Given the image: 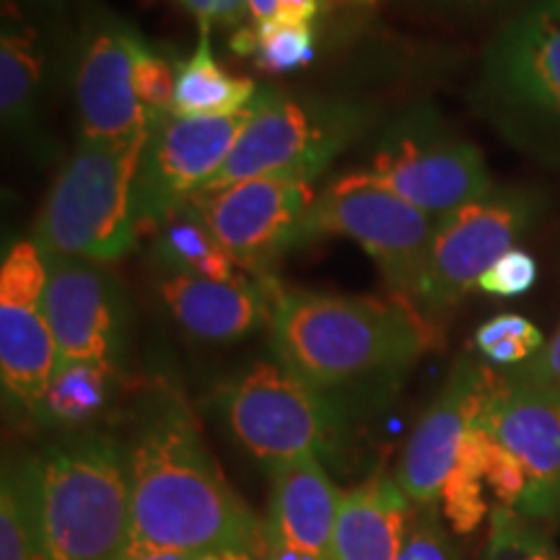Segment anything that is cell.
<instances>
[{"label": "cell", "instance_id": "cell-33", "mask_svg": "<svg viewBox=\"0 0 560 560\" xmlns=\"http://www.w3.org/2000/svg\"><path fill=\"white\" fill-rule=\"evenodd\" d=\"M509 380L529 384V387H540L550 392H560V322L552 332V338L545 342V348L535 359H529L522 366L503 371Z\"/></svg>", "mask_w": 560, "mask_h": 560}, {"label": "cell", "instance_id": "cell-37", "mask_svg": "<svg viewBox=\"0 0 560 560\" xmlns=\"http://www.w3.org/2000/svg\"><path fill=\"white\" fill-rule=\"evenodd\" d=\"M187 11L198 19V24H215V13H219V3L215 0H177Z\"/></svg>", "mask_w": 560, "mask_h": 560}, {"label": "cell", "instance_id": "cell-20", "mask_svg": "<svg viewBox=\"0 0 560 560\" xmlns=\"http://www.w3.org/2000/svg\"><path fill=\"white\" fill-rule=\"evenodd\" d=\"M412 501L400 482L376 475L340 495L332 560H400Z\"/></svg>", "mask_w": 560, "mask_h": 560}, {"label": "cell", "instance_id": "cell-17", "mask_svg": "<svg viewBox=\"0 0 560 560\" xmlns=\"http://www.w3.org/2000/svg\"><path fill=\"white\" fill-rule=\"evenodd\" d=\"M495 371L470 353L459 355L439 397L420 416L395 475L412 506H439L462 439L478 418Z\"/></svg>", "mask_w": 560, "mask_h": 560}, {"label": "cell", "instance_id": "cell-40", "mask_svg": "<svg viewBox=\"0 0 560 560\" xmlns=\"http://www.w3.org/2000/svg\"><path fill=\"white\" fill-rule=\"evenodd\" d=\"M206 560H255V552H244V550H234V552H210Z\"/></svg>", "mask_w": 560, "mask_h": 560}, {"label": "cell", "instance_id": "cell-24", "mask_svg": "<svg viewBox=\"0 0 560 560\" xmlns=\"http://www.w3.org/2000/svg\"><path fill=\"white\" fill-rule=\"evenodd\" d=\"M490 441H493V436L475 418L470 431L462 439L457 459H454L450 478H446L444 490H441V516L450 524L454 535L459 537H470L472 532H478L480 524L493 511V506L486 499Z\"/></svg>", "mask_w": 560, "mask_h": 560}, {"label": "cell", "instance_id": "cell-6", "mask_svg": "<svg viewBox=\"0 0 560 560\" xmlns=\"http://www.w3.org/2000/svg\"><path fill=\"white\" fill-rule=\"evenodd\" d=\"M374 120L376 109L359 100L260 89L234 151L202 192L276 174L314 182Z\"/></svg>", "mask_w": 560, "mask_h": 560}, {"label": "cell", "instance_id": "cell-16", "mask_svg": "<svg viewBox=\"0 0 560 560\" xmlns=\"http://www.w3.org/2000/svg\"><path fill=\"white\" fill-rule=\"evenodd\" d=\"M478 423L529 475L527 495L516 511L540 524L560 520V392L529 387L495 371Z\"/></svg>", "mask_w": 560, "mask_h": 560}, {"label": "cell", "instance_id": "cell-10", "mask_svg": "<svg viewBox=\"0 0 560 560\" xmlns=\"http://www.w3.org/2000/svg\"><path fill=\"white\" fill-rule=\"evenodd\" d=\"M366 172L436 221L495 185L482 151L431 104L402 112L382 130Z\"/></svg>", "mask_w": 560, "mask_h": 560}, {"label": "cell", "instance_id": "cell-34", "mask_svg": "<svg viewBox=\"0 0 560 560\" xmlns=\"http://www.w3.org/2000/svg\"><path fill=\"white\" fill-rule=\"evenodd\" d=\"M529 327H535V322L522 317V314H495V317L486 319L478 330H475L472 346L480 353V350H486L488 346H493V342L509 338V335L527 332Z\"/></svg>", "mask_w": 560, "mask_h": 560}, {"label": "cell", "instance_id": "cell-18", "mask_svg": "<svg viewBox=\"0 0 560 560\" xmlns=\"http://www.w3.org/2000/svg\"><path fill=\"white\" fill-rule=\"evenodd\" d=\"M340 490L319 457H301L270 470L265 556L272 560H332Z\"/></svg>", "mask_w": 560, "mask_h": 560}, {"label": "cell", "instance_id": "cell-23", "mask_svg": "<svg viewBox=\"0 0 560 560\" xmlns=\"http://www.w3.org/2000/svg\"><path fill=\"white\" fill-rule=\"evenodd\" d=\"M153 262L159 265L161 276L234 280L242 272L192 200L174 210L153 231Z\"/></svg>", "mask_w": 560, "mask_h": 560}, {"label": "cell", "instance_id": "cell-25", "mask_svg": "<svg viewBox=\"0 0 560 560\" xmlns=\"http://www.w3.org/2000/svg\"><path fill=\"white\" fill-rule=\"evenodd\" d=\"M115 374V369L96 363H60L37 418L58 429H83L107 405Z\"/></svg>", "mask_w": 560, "mask_h": 560}, {"label": "cell", "instance_id": "cell-28", "mask_svg": "<svg viewBox=\"0 0 560 560\" xmlns=\"http://www.w3.org/2000/svg\"><path fill=\"white\" fill-rule=\"evenodd\" d=\"M174 60L170 62L138 34L136 39V91L149 122L174 115Z\"/></svg>", "mask_w": 560, "mask_h": 560}, {"label": "cell", "instance_id": "cell-7", "mask_svg": "<svg viewBox=\"0 0 560 560\" xmlns=\"http://www.w3.org/2000/svg\"><path fill=\"white\" fill-rule=\"evenodd\" d=\"M215 408L236 444L268 470L322 457L348 431V400L310 387L278 361H255L215 389Z\"/></svg>", "mask_w": 560, "mask_h": 560}, {"label": "cell", "instance_id": "cell-31", "mask_svg": "<svg viewBox=\"0 0 560 560\" xmlns=\"http://www.w3.org/2000/svg\"><path fill=\"white\" fill-rule=\"evenodd\" d=\"M537 276H540V268H537L535 255H529L522 247H514L482 272L478 291L488 293V296L516 299L535 289Z\"/></svg>", "mask_w": 560, "mask_h": 560}, {"label": "cell", "instance_id": "cell-1", "mask_svg": "<svg viewBox=\"0 0 560 560\" xmlns=\"http://www.w3.org/2000/svg\"><path fill=\"white\" fill-rule=\"evenodd\" d=\"M128 462V552L265 550L262 522L223 478L190 405L170 384L140 402Z\"/></svg>", "mask_w": 560, "mask_h": 560}, {"label": "cell", "instance_id": "cell-3", "mask_svg": "<svg viewBox=\"0 0 560 560\" xmlns=\"http://www.w3.org/2000/svg\"><path fill=\"white\" fill-rule=\"evenodd\" d=\"M39 560H120L130 548L128 441L79 429L13 467Z\"/></svg>", "mask_w": 560, "mask_h": 560}, {"label": "cell", "instance_id": "cell-8", "mask_svg": "<svg viewBox=\"0 0 560 560\" xmlns=\"http://www.w3.org/2000/svg\"><path fill=\"white\" fill-rule=\"evenodd\" d=\"M548 192L535 185H493L486 195L436 221L416 301L429 319L446 317L482 272L514 249L548 210Z\"/></svg>", "mask_w": 560, "mask_h": 560}, {"label": "cell", "instance_id": "cell-42", "mask_svg": "<svg viewBox=\"0 0 560 560\" xmlns=\"http://www.w3.org/2000/svg\"><path fill=\"white\" fill-rule=\"evenodd\" d=\"M262 560H272V558H268V556H265V558H262Z\"/></svg>", "mask_w": 560, "mask_h": 560}, {"label": "cell", "instance_id": "cell-5", "mask_svg": "<svg viewBox=\"0 0 560 560\" xmlns=\"http://www.w3.org/2000/svg\"><path fill=\"white\" fill-rule=\"evenodd\" d=\"M145 138L75 140L34 226L42 255L107 265L136 247L132 187Z\"/></svg>", "mask_w": 560, "mask_h": 560}, {"label": "cell", "instance_id": "cell-19", "mask_svg": "<svg viewBox=\"0 0 560 560\" xmlns=\"http://www.w3.org/2000/svg\"><path fill=\"white\" fill-rule=\"evenodd\" d=\"M156 289L166 312L192 340L226 346L270 325L278 283L244 276L234 280L161 276Z\"/></svg>", "mask_w": 560, "mask_h": 560}, {"label": "cell", "instance_id": "cell-26", "mask_svg": "<svg viewBox=\"0 0 560 560\" xmlns=\"http://www.w3.org/2000/svg\"><path fill=\"white\" fill-rule=\"evenodd\" d=\"M488 520V542L480 560H560V550L540 522L506 506H493Z\"/></svg>", "mask_w": 560, "mask_h": 560}, {"label": "cell", "instance_id": "cell-39", "mask_svg": "<svg viewBox=\"0 0 560 560\" xmlns=\"http://www.w3.org/2000/svg\"><path fill=\"white\" fill-rule=\"evenodd\" d=\"M280 0H249V21L252 24H262L278 13Z\"/></svg>", "mask_w": 560, "mask_h": 560}, {"label": "cell", "instance_id": "cell-15", "mask_svg": "<svg viewBox=\"0 0 560 560\" xmlns=\"http://www.w3.org/2000/svg\"><path fill=\"white\" fill-rule=\"evenodd\" d=\"M45 310L60 363L120 366L128 338V301L104 262L45 257Z\"/></svg>", "mask_w": 560, "mask_h": 560}, {"label": "cell", "instance_id": "cell-32", "mask_svg": "<svg viewBox=\"0 0 560 560\" xmlns=\"http://www.w3.org/2000/svg\"><path fill=\"white\" fill-rule=\"evenodd\" d=\"M486 486L490 490V495L495 499V506H506L514 511L520 509V503L524 501L529 488V475L524 470L522 462L495 439L490 441Z\"/></svg>", "mask_w": 560, "mask_h": 560}, {"label": "cell", "instance_id": "cell-13", "mask_svg": "<svg viewBox=\"0 0 560 560\" xmlns=\"http://www.w3.org/2000/svg\"><path fill=\"white\" fill-rule=\"evenodd\" d=\"M45 285L47 265L37 242H11L0 265V382L5 400L32 418L39 416L58 369Z\"/></svg>", "mask_w": 560, "mask_h": 560}, {"label": "cell", "instance_id": "cell-29", "mask_svg": "<svg viewBox=\"0 0 560 560\" xmlns=\"http://www.w3.org/2000/svg\"><path fill=\"white\" fill-rule=\"evenodd\" d=\"M0 560H39L30 506L9 467L0 486Z\"/></svg>", "mask_w": 560, "mask_h": 560}, {"label": "cell", "instance_id": "cell-2", "mask_svg": "<svg viewBox=\"0 0 560 560\" xmlns=\"http://www.w3.org/2000/svg\"><path fill=\"white\" fill-rule=\"evenodd\" d=\"M431 319L410 301L276 289L272 359L335 397L384 389L433 346Z\"/></svg>", "mask_w": 560, "mask_h": 560}, {"label": "cell", "instance_id": "cell-21", "mask_svg": "<svg viewBox=\"0 0 560 560\" xmlns=\"http://www.w3.org/2000/svg\"><path fill=\"white\" fill-rule=\"evenodd\" d=\"M47 34L26 9H5L0 37V117L5 136H32L45 83Z\"/></svg>", "mask_w": 560, "mask_h": 560}, {"label": "cell", "instance_id": "cell-35", "mask_svg": "<svg viewBox=\"0 0 560 560\" xmlns=\"http://www.w3.org/2000/svg\"><path fill=\"white\" fill-rule=\"evenodd\" d=\"M441 9L465 13V16H475V13H490L509 9V5H522L527 0H436Z\"/></svg>", "mask_w": 560, "mask_h": 560}, {"label": "cell", "instance_id": "cell-22", "mask_svg": "<svg viewBox=\"0 0 560 560\" xmlns=\"http://www.w3.org/2000/svg\"><path fill=\"white\" fill-rule=\"evenodd\" d=\"M200 26V39L190 58L174 60V115L226 117L240 115L257 96L252 79H236L215 60L210 47V24Z\"/></svg>", "mask_w": 560, "mask_h": 560}, {"label": "cell", "instance_id": "cell-36", "mask_svg": "<svg viewBox=\"0 0 560 560\" xmlns=\"http://www.w3.org/2000/svg\"><path fill=\"white\" fill-rule=\"evenodd\" d=\"M219 13H215V24L236 26L240 30L242 21L249 19V0H215Z\"/></svg>", "mask_w": 560, "mask_h": 560}, {"label": "cell", "instance_id": "cell-9", "mask_svg": "<svg viewBox=\"0 0 560 560\" xmlns=\"http://www.w3.org/2000/svg\"><path fill=\"white\" fill-rule=\"evenodd\" d=\"M436 219L410 206L366 170L346 172L314 198L299 247L319 236H348L380 268L395 299L416 301Z\"/></svg>", "mask_w": 560, "mask_h": 560}, {"label": "cell", "instance_id": "cell-38", "mask_svg": "<svg viewBox=\"0 0 560 560\" xmlns=\"http://www.w3.org/2000/svg\"><path fill=\"white\" fill-rule=\"evenodd\" d=\"M210 556V552H208ZM120 560H206V556H192V552H125Z\"/></svg>", "mask_w": 560, "mask_h": 560}, {"label": "cell", "instance_id": "cell-12", "mask_svg": "<svg viewBox=\"0 0 560 560\" xmlns=\"http://www.w3.org/2000/svg\"><path fill=\"white\" fill-rule=\"evenodd\" d=\"M138 30L102 3L83 9L73 47V102L79 138L122 140L149 132L136 91Z\"/></svg>", "mask_w": 560, "mask_h": 560}, {"label": "cell", "instance_id": "cell-27", "mask_svg": "<svg viewBox=\"0 0 560 560\" xmlns=\"http://www.w3.org/2000/svg\"><path fill=\"white\" fill-rule=\"evenodd\" d=\"M255 26V66L268 75H289L306 68L314 60L312 24H296L272 16Z\"/></svg>", "mask_w": 560, "mask_h": 560}, {"label": "cell", "instance_id": "cell-14", "mask_svg": "<svg viewBox=\"0 0 560 560\" xmlns=\"http://www.w3.org/2000/svg\"><path fill=\"white\" fill-rule=\"evenodd\" d=\"M314 182L276 174L200 192L192 202L240 270L268 278L283 252L299 247L301 226L310 213Z\"/></svg>", "mask_w": 560, "mask_h": 560}, {"label": "cell", "instance_id": "cell-41", "mask_svg": "<svg viewBox=\"0 0 560 560\" xmlns=\"http://www.w3.org/2000/svg\"><path fill=\"white\" fill-rule=\"evenodd\" d=\"M338 3H346V5H376V3H382V0H338Z\"/></svg>", "mask_w": 560, "mask_h": 560}, {"label": "cell", "instance_id": "cell-30", "mask_svg": "<svg viewBox=\"0 0 560 560\" xmlns=\"http://www.w3.org/2000/svg\"><path fill=\"white\" fill-rule=\"evenodd\" d=\"M439 511V506L412 509L400 560H462Z\"/></svg>", "mask_w": 560, "mask_h": 560}, {"label": "cell", "instance_id": "cell-4", "mask_svg": "<svg viewBox=\"0 0 560 560\" xmlns=\"http://www.w3.org/2000/svg\"><path fill=\"white\" fill-rule=\"evenodd\" d=\"M472 107L537 164L560 172V0H527L482 50Z\"/></svg>", "mask_w": 560, "mask_h": 560}, {"label": "cell", "instance_id": "cell-11", "mask_svg": "<svg viewBox=\"0 0 560 560\" xmlns=\"http://www.w3.org/2000/svg\"><path fill=\"white\" fill-rule=\"evenodd\" d=\"M247 120L249 107L226 117L170 115L151 125L132 187L138 231H156L174 210L206 190L226 164Z\"/></svg>", "mask_w": 560, "mask_h": 560}]
</instances>
